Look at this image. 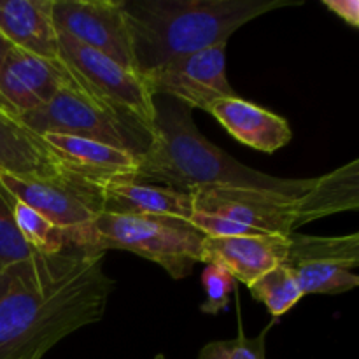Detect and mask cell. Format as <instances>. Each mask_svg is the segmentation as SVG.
Wrapping results in <instances>:
<instances>
[{
	"label": "cell",
	"instance_id": "cell-26",
	"mask_svg": "<svg viewBox=\"0 0 359 359\" xmlns=\"http://www.w3.org/2000/svg\"><path fill=\"white\" fill-rule=\"evenodd\" d=\"M323 6L333 14L351 25L353 28H359V2L358 0H323Z\"/></svg>",
	"mask_w": 359,
	"mask_h": 359
},
{
	"label": "cell",
	"instance_id": "cell-9",
	"mask_svg": "<svg viewBox=\"0 0 359 359\" xmlns=\"http://www.w3.org/2000/svg\"><path fill=\"white\" fill-rule=\"evenodd\" d=\"M142 79L154 98L167 97L205 112L219 98L237 97L226 76V42L174 60Z\"/></svg>",
	"mask_w": 359,
	"mask_h": 359
},
{
	"label": "cell",
	"instance_id": "cell-8",
	"mask_svg": "<svg viewBox=\"0 0 359 359\" xmlns=\"http://www.w3.org/2000/svg\"><path fill=\"white\" fill-rule=\"evenodd\" d=\"M191 196L195 210L226 217L269 235H291L307 224L302 196L230 186L198 189Z\"/></svg>",
	"mask_w": 359,
	"mask_h": 359
},
{
	"label": "cell",
	"instance_id": "cell-7",
	"mask_svg": "<svg viewBox=\"0 0 359 359\" xmlns=\"http://www.w3.org/2000/svg\"><path fill=\"white\" fill-rule=\"evenodd\" d=\"M58 55L88 93L153 135L156 98L149 93L140 74L62 32H58Z\"/></svg>",
	"mask_w": 359,
	"mask_h": 359
},
{
	"label": "cell",
	"instance_id": "cell-2",
	"mask_svg": "<svg viewBox=\"0 0 359 359\" xmlns=\"http://www.w3.org/2000/svg\"><path fill=\"white\" fill-rule=\"evenodd\" d=\"M154 105L156 118L151 144L140 156L133 181L188 195L198 189L230 186L302 196L314 186L316 179L273 177L242 165L200 133L191 109L181 102L163 97Z\"/></svg>",
	"mask_w": 359,
	"mask_h": 359
},
{
	"label": "cell",
	"instance_id": "cell-27",
	"mask_svg": "<svg viewBox=\"0 0 359 359\" xmlns=\"http://www.w3.org/2000/svg\"><path fill=\"white\" fill-rule=\"evenodd\" d=\"M11 48H13V44H11V42L7 41L2 34H0V65H2L4 58H6V55L9 53Z\"/></svg>",
	"mask_w": 359,
	"mask_h": 359
},
{
	"label": "cell",
	"instance_id": "cell-4",
	"mask_svg": "<svg viewBox=\"0 0 359 359\" xmlns=\"http://www.w3.org/2000/svg\"><path fill=\"white\" fill-rule=\"evenodd\" d=\"M203 238L205 235L189 221L102 212L91 226L88 255L128 251L160 265L172 279L182 280L202 263Z\"/></svg>",
	"mask_w": 359,
	"mask_h": 359
},
{
	"label": "cell",
	"instance_id": "cell-15",
	"mask_svg": "<svg viewBox=\"0 0 359 359\" xmlns=\"http://www.w3.org/2000/svg\"><path fill=\"white\" fill-rule=\"evenodd\" d=\"M0 34L14 48L60 60L53 0H0Z\"/></svg>",
	"mask_w": 359,
	"mask_h": 359
},
{
	"label": "cell",
	"instance_id": "cell-3",
	"mask_svg": "<svg viewBox=\"0 0 359 359\" xmlns=\"http://www.w3.org/2000/svg\"><path fill=\"white\" fill-rule=\"evenodd\" d=\"M304 0H123L135 70L140 76L174 60L224 44L241 27Z\"/></svg>",
	"mask_w": 359,
	"mask_h": 359
},
{
	"label": "cell",
	"instance_id": "cell-14",
	"mask_svg": "<svg viewBox=\"0 0 359 359\" xmlns=\"http://www.w3.org/2000/svg\"><path fill=\"white\" fill-rule=\"evenodd\" d=\"M217 123L244 146L262 153H276L291 142L290 123L276 112L237 97L219 98L209 109Z\"/></svg>",
	"mask_w": 359,
	"mask_h": 359
},
{
	"label": "cell",
	"instance_id": "cell-25",
	"mask_svg": "<svg viewBox=\"0 0 359 359\" xmlns=\"http://www.w3.org/2000/svg\"><path fill=\"white\" fill-rule=\"evenodd\" d=\"M189 223H191L196 230L202 231L205 237H214V238L269 235V233H263V231L256 230V228L245 226V224L237 223V221L226 219V217H221V216H214V214L200 212V210H195V212H193Z\"/></svg>",
	"mask_w": 359,
	"mask_h": 359
},
{
	"label": "cell",
	"instance_id": "cell-24",
	"mask_svg": "<svg viewBox=\"0 0 359 359\" xmlns=\"http://www.w3.org/2000/svg\"><path fill=\"white\" fill-rule=\"evenodd\" d=\"M237 280L230 272L217 265H205L202 272V287L205 302L200 305L203 314L216 316L230 305V294L237 290Z\"/></svg>",
	"mask_w": 359,
	"mask_h": 359
},
{
	"label": "cell",
	"instance_id": "cell-18",
	"mask_svg": "<svg viewBox=\"0 0 359 359\" xmlns=\"http://www.w3.org/2000/svg\"><path fill=\"white\" fill-rule=\"evenodd\" d=\"M300 262H335L356 270L359 265V233L342 237L287 235V255L283 265Z\"/></svg>",
	"mask_w": 359,
	"mask_h": 359
},
{
	"label": "cell",
	"instance_id": "cell-5",
	"mask_svg": "<svg viewBox=\"0 0 359 359\" xmlns=\"http://www.w3.org/2000/svg\"><path fill=\"white\" fill-rule=\"evenodd\" d=\"M18 121L37 137L46 133L83 137L132 151L137 156H142L151 144L149 132L88 93L76 79L48 104L21 116Z\"/></svg>",
	"mask_w": 359,
	"mask_h": 359
},
{
	"label": "cell",
	"instance_id": "cell-12",
	"mask_svg": "<svg viewBox=\"0 0 359 359\" xmlns=\"http://www.w3.org/2000/svg\"><path fill=\"white\" fill-rule=\"evenodd\" d=\"M67 174L77 175L104 189L118 181H133L140 156L132 151L83 137L46 133L41 137Z\"/></svg>",
	"mask_w": 359,
	"mask_h": 359
},
{
	"label": "cell",
	"instance_id": "cell-22",
	"mask_svg": "<svg viewBox=\"0 0 359 359\" xmlns=\"http://www.w3.org/2000/svg\"><path fill=\"white\" fill-rule=\"evenodd\" d=\"M37 255L16 226L9 193L0 186V270Z\"/></svg>",
	"mask_w": 359,
	"mask_h": 359
},
{
	"label": "cell",
	"instance_id": "cell-19",
	"mask_svg": "<svg viewBox=\"0 0 359 359\" xmlns=\"http://www.w3.org/2000/svg\"><path fill=\"white\" fill-rule=\"evenodd\" d=\"M297 279L304 297L340 294L359 286V276L349 266L335 262H300L284 265Z\"/></svg>",
	"mask_w": 359,
	"mask_h": 359
},
{
	"label": "cell",
	"instance_id": "cell-13",
	"mask_svg": "<svg viewBox=\"0 0 359 359\" xmlns=\"http://www.w3.org/2000/svg\"><path fill=\"white\" fill-rule=\"evenodd\" d=\"M287 255V235L255 237H205L202 263L223 266L237 283L251 286L262 276L283 265Z\"/></svg>",
	"mask_w": 359,
	"mask_h": 359
},
{
	"label": "cell",
	"instance_id": "cell-10",
	"mask_svg": "<svg viewBox=\"0 0 359 359\" xmlns=\"http://www.w3.org/2000/svg\"><path fill=\"white\" fill-rule=\"evenodd\" d=\"M53 21L62 34L135 70L123 0H53Z\"/></svg>",
	"mask_w": 359,
	"mask_h": 359
},
{
	"label": "cell",
	"instance_id": "cell-20",
	"mask_svg": "<svg viewBox=\"0 0 359 359\" xmlns=\"http://www.w3.org/2000/svg\"><path fill=\"white\" fill-rule=\"evenodd\" d=\"M249 291L256 302L265 305L273 319H279L280 316L290 312L304 298L297 279L284 265L276 266L259 277L255 284L249 286Z\"/></svg>",
	"mask_w": 359,
	"mask_h": 359
},
{
	"label": "cell",
	"instance_id": "cell-23",
	"mask_svg": "<svg viewBox=\"0 0 359 359\" xmlns=\"http://www.w3.org/2000/svg\"><path fill=\"white\" fill-rule=\"evenodd\" d=\"M272 325L258 337H248L238 325V335L230 340H214L200 349L196 359H266L265 340Z\"/></svg>",
	"mask_w": 359,
	"mask_h": 359
},
{
	"label": "cell",
	"instance_id": "cell-1",
	"mask_svg": "<svg viewBox=\"0 0 359 359\" xmlns=\"http://www.w3.org/2000/svg\"><path fill=\"white\" fill-rule=\"evenodd\" d=\"M105 258L67 248L0 270V359H42L60 340L102 321L114 290Z\"/></svg>",
	"mask_w": 359,
	"mask_h": 359
},
{
	"label": "cell",
	"instance_id": "cell-21",
	"mask_svg": "<svg viewBox=\"0 0 359 359\" xmlns=\"http://www.w3.org/2000/svg\"><path fill=\"white\" fill-rule=\"evenodd\" d=\"M9 198L18 230L23 235L28 245H32L35 251L42 252V255H55V252L69 248L65 233L56 224H53L48 217H44L14 196L9 195Z\"/></svg>",
	"mask_w": 359,
	"mask_h": 359
},
{
	"label": "cell",
	"instance_id": "cell-6",
	"mask_svg": "<svg viewBox=\"0 0 359 359\" xmlns=\"http://www.w3.org/2000/svg\"><path fill=\"white\" fill-rule=\"evenodd\" d=\"M0 186L56 224L69 248L88 252L93 221L104 212V189L72 174L28 179L0 172Z\"/></svg>",
	"mask_w": 359,
	"mask_h": 359
},
{
	"label": "cell",
	"instance_id": "cell-11",
	"mask_svg": "<svg viewBox=\"0 0 359 359\" xmlns=\"http://www.w3.org/2000/svg\"><path fill=\"white\" fill-rule=\"evenodd\" d=\"M74 76L62 60L11 48L0 65V109L14 119L48 104Z\"/></svg>",
	"mask_w": 359,
	"mask_h": 359
},
{
	"label": "cell",
	"instance_id": "cell-16",
	"mask_svg": "<svg viewBox=\"0 0 359 359\" xmlns=\"http://www.w3.org/2000/svg\"><path fill=\"white\" fill-rule=\"evenodd\" d=\"M0 172L28 179L67 175L44 140L0 109Z\"/></svg>",
	"mask_w": 359,
	"mask_h": 359
},
{
	"label": "cell",
	"instance_id": "cell-28",
	"mask_svg": "<svg viewBox=\"0 0 359 359\" xmlns=\"http://www.w3.org/2000/svg\"><path fill=\"white\" fill-rule=\"evenodd\" d=\"M154 359H167V358H165L163 354H156V358H154Z\"/></svg>",
	"mask_w": 359,
	"mask_h": 359
},
{
	"label": "cell",
	"instance_id": "cell-17",
	"mask_svg": "<svg viewBox=\"0 0 359 359\" xmlns=\"http://www.w3.org/2000/svg\"><path fill=\"white\" fill-rule=\"evenodd\" d=\"M104 212L189 221L195 212V203L188 193L147 182L118 181L104 188Z\"/></svg>",
	"mask_w": 359,
	"mask_h": 359
}]
</instances>
